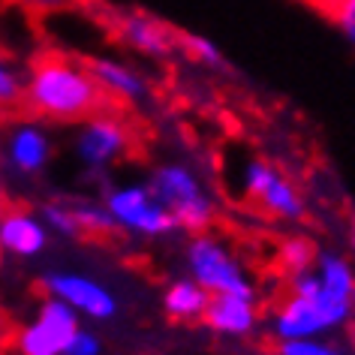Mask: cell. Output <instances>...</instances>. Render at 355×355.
I'll use <instances>...</instances> for the list:
<instances>
[{
	"label": "cell",
	"instance_id": "6da1fadb",
	"mask_svg": "<svg viewBox=\"0 0 355 355\" xmlns=\"http://www.w3.org/2000/svg\"><path fill=\"white\" fill-rule=\"evenodd\" d=\"M105 96L87 67V60L60 51H40L24 64V94L21 112L42 123L73 127L87 114L100 112Z\"/></svg>",
	"mask_w": 355,
	"mask_h": 355
},
{
	"label": "cell",
	"instance_id": "7a4b0ae2",
	"mask_svg": "<svg viewBox=\"0 0 355 355\" xmlns=\"http://www.w3.org/2000/svg\"><path fill=\"white\" fill-rule=\"evenodd\" d=\"M262 322L274 343L340 334L355 322V301L334 295L310 268L286 280L283 295L271 304Z\"/></svg>",
	"mask_w": 355,
	"mask_h": 355
},
{
	"label": "cell",
	"instance_id": "3957f363",
	"mask_svg": "<svg viewBox=\"0 0 355 355\" xmlns=\"http://www.w3.org/2000/svg\"><path fill=\"white\" fill-rule=\"evenodd\" d=\"M148 184L166 205L175 232L196 235L214 229L220 220V196L202 166L184 157L159 159L148 168Z\"/></svg>",
	"mask_w": 355,
	"mask_h": 355
},
{
	"label": "cell",
	"instance_id": "277c9868",
	"mask_svg": "<svg viewBox=\"0 0 355 355\" xmlns=\"http://www.w3.org/2000/svg\"><path fill=\"white\" fill-rule=\"evenodd\" d=\"M181 268L208 289V295H259V277L247 256L229 235L217 232V226L187 235L181 247Z\"/></svg>",
	"mask_w": 355,
	"mask_h": 355
},
{
	"label": "cell",
	"instance_id": "5b68a950",
	"mask_svg": "<svg viewBox=\"0 0 355 355\" xmlns=\"http://www.w3.org/2000/svg\"><path fill=\"white\" fill-rule=\"evenodd\" d=\"M136 148L139 127L121 105H103L100 112L73 123V136H69L73 159L87 178H96L100 184L109 181V175L127 163Z\"/></svg>",
	"mask_w": 355,
	"mask_h": 355
},
{
	"label": "cell",
	"instance_id": "8992f818",
	"mask_svg": "<svg viewBox=\"0 0 355 355\" xmlns=\"http://www.w3.org/2000/svg\"><path fill=\"white\" fill-rule=\"evenodd\" d=\"M100 199L112 214V223L118 235L130 241H166L175 235V223L168 217L166 205L150 190L148 178H118L105 181Z\"/></svg>",
	"mask_w": 355,
	"mask_h": 355
},
{
	"label": "cell",
	"instance_id": "52a82bcc",
	"mask_svg": "<svg viewBox=\"0 0 355 355\" xmlns=\"http://www.w3.org/2000/svg\"><path fill=\"white\" fill-rule=\"evenodd\" d=\"M238 193L247 205H253L262 217L283 226H298L307 217V196L277 163L265 157L244 159L238 172Z\"/></svg>",
	"mask_w": 355,
	"mask_h": 355
},
{
	"label": "cell",
	"instance_id": "ba28073f",
	"mask_svg": "<svg viewBox=\"0 0 355 355\" xmlns=\"http://www.w3.org/2000/svg\"><path fill=\"white\" fill-rule=\"evenodd\" d=\"M55 159V132L31 114H6L0 127V172L15 181L46 175Z\"/></svg>",
	"mask_w": 355,
	"mask_h": 355
},
{
	"label": "cell",
	"instance_id": "9c48e42d",
	"mask_svg": "<svg viewBox=\"0 0 355 355\" xmlns=\"http://www.w3.org/2000/svg\"><path fill=\"white\" fill-rule=\"evenodd\" d=\"M51 238L67 241H109L118 235L100 196H49L37 208Z\"/></svg>",
	"mask_w": 355,
	"mask_h": 355
},
{
	"label": "cell",
	"instance_id": "30bf717a",
	"mask_svg": "<svg viewBox=\"0 0 355 355\" xmlns=\"http://www.w3.org/2000/svg\"><path fill=\"white\" fill-rule=\"evenodd\" d=\"M78 325L82 319L76 310L51 295H42L33 313L10 331V346L15 355H64Z\"/></svg>",
	"mask_w": 355,
	"mask_h": 355
},
{
	"label": "cell",
	"instance_id": "8fae6325",
	"mask_svg": "<svg viewBox=\"0 0 355 355\" xmlns=\"http://www.w3.org/2000/svg\"><path fill=\"white\" fill-rule=\"evenodd\" d=\"M42 295H51L64 301L69 310H76L78 319L87 322H109L118 316L121 301L112 292V286L87 271L76 268H51L40 277Z\"/></svg>",
	"mask_w": 355,
	"mask_h": 355
},
{
	"label": "cell",
	"instance_id": "7c38bea8",
	"mask_svg": "<svg viewBox=\"0 0 355 355\" xmlns=\"http://www.w3.org/2000/svg\"><path fill=\"white\" fill-rule=\"evenodd\" d=\"M112 40L141 60H172L181 51V33L141 10H121L109 19Z\"/></svg>",
	"mask_w": 355,
	"mask_h": 355
},
{
	"label": "cell",
	"instance_id": "4fadbf2b",
	"mask_svg": "<svg viewBox=\"0 0 355 355\" xmlns=\"http://www.w3.org/2000/svg\"><path fill=\"white\" fill-rule=\"evenodd\" d=\"M91 73L109 105L121 109H141L154 100V82L136 60L123 55H94L87 60Z\"/></svg>",
	"mask_w": 355,
	"mask_h": 355
},
{
	"label": "cell",
	"instance_id": "5bb4252c",
	"mask_svg": "<svg viewBox=\"0 0 355 355\" xmlns=\"http://www.w3.org/2000/svg\"><path fill=\"white\" fill-rule=\"evenodd\" d=\"M51 232L40 211L28 205H10L0 220V256L15 262H33L49 250Z\"/></svg>",
	"mask_w": 355,
	"mask_h": 355
},
{
	"label": "cell",
	"instance_id": "9a60e30c",
	"mask_svg": "<svg viewBox=\"0 0 355 355\" xmlns=\"http://www.w3.org/2000/svg\"><path fill=\"white\" fill-rule=\"evenodd\" d=\"M202 325L223 340H247L262 328L259 295H211Z\"/></svg>",
	"mask_w": 355,
	"mask_h": 355
},
{
	"label": "cell",
	"instance_id": "2e32d148",
	"mask_svg": "<svg viewBox=\"0 0 355 355\" xmlns=\"http://www.w3.org/2000/svg\"><path fill=\"white\" fill-rule=\"evenodd\" d=\"M208 298H211L208 289H202L196 280L187 277V274H178V277L166 280L159 304H163V313L172 319V322L193 325V322H202Z\"/></svg>",
	"mask_w": 355,
	"mask_h": 355
},
{
	"label": "cell",
	"instance_id": "e0dca14e",
	"mask_svg": "<svg viewBox=\"0 0 355 355\" xmlns=\"http://www.w3.org/2000/svg\"><path fill=\"white\" fill-rule=\"evenodd\" d=\"M319 247L310 235L304 232H286L283 238H277L274 244V268L280 271L283 280L295 277V274H304L313 268Z\"/></svg>",
	"mask_w": 355,
	"mask_h": 355
},
{
	"label": "cell",
	"instance_id": "ac0fdd59",
	"mask_svg": "<svg viewBox=\"0 0 355 355\" xmlns=\"http://www.w3.org/2000/svg\"><path fill=\"white\" fill-rule=\"evenodd\" d=\"M274 355H355V346L340 334H322L274 343Z\"/></svg>",
	"mask_w": 355,
	"mask_h": 355
},
{
	"label": "cell",
	"instance_id": "d6986e66",
	"mask_svg": "<svg viewBox=\"0 0 355 355\" xmlns=\"http://www.w3.org/2000/svg\"><path fill=\"white\" fill-rule=\"evenodd\" d=\"M24 67L6 51H0V114H15L21 109Z\"/></svg>",
	"mask_w": 355,
	"mask_h": 355
},
{
	"label": "cell",
	"instance_id": "ffe728a7",
	"mask_svg": "<svg viewBox=\"0 0 355 355\" xmlns=\"http://www.w3.org/2000/svg\"><path fill=\"white\" fill-rule=\"evenodd\" d=\"M181 51L193 60V64H199V67H205V69H214V73H226V69H229L223 51H220L211 40L199 37V33L181 37Z\"/></svg>",
	"mask_w": 355,
	"mask_h": 355
},
{
	"label": "cell",
	"instance_id": "44dd1931",
	"mask_svg": "<svg viewBox=\"0 0 355 355\" xmlns=\"http://www.w3.org/2000/svg\"><path fill=\"white\" fill-rule=\"evenodd\" d=\"M313 3L328 15V21L355 49V0H313Z\"/></svg>",
	"mask_w": 355,
	"mask_h": 355
},
{
	"label": "cell",
	"instance_id": "7402d4cb",
	"mask_svg": "<svg viewBox=\"0 0 355 355\" xmlns=\"http://www.w3.org/2000/svg\"><path fill=\"white\" fill-rule=\"evenodd\" d=\"M3 3L19 10L21 15H31V19H51V15L73 10L76 0H3Z\"/></svg>",
	"mask_w": 355,
	"mask_h": 355
},
{
	"label": "cell",
	"instance_id": "603a6c76",
	"mask_svg": "<svg viewBox=\"0 0 355 355\" xmlns=\"http://www.w3.org/2000/svg\"><path fill=\"white\" fill-rule=\"evenodd\" d=\"M64 355H103V340H100V334L82 322V325H78V331L69 337Z\"/></svg>",
	"mask_w": 355,
	"mask_h": 355
},
{
	"label": "cell",
	"instance_id": "cb8c5ba5",
	"mask_svg": "<svg viewBox=\"0 0 355 355\" xmlns=\"http://www.w3.org/2000/svg\"><path fill=\"white\" fill-rule=\"evenodd\" d=\"M10 331H12V325H10V316H6L3 304H0V343H3V340H10Z\"/></svg>",
	"mask_w": 355,
	"mask_h": 355
},
{
	"label": "cell",
	"instance_id": "d4e9b609",
	"mask_svg": "<svg viewBox=\"0 0 355 355\" xmlns=\"http://www.w3.org/2000/svg\"><path fill=\"white\" fill-rule=\"evenodd\" d=\"M346 241H349V256L355 259V217L349 220V235H346Z\"/></svg>",
	"mask_w": 355,
	"mask_h": 355
},
{
	"label": "cell",
	"instance_id": "484cf974",
	"mask_svg": "<svg viewBox=\"0 0 355 355\" xmlns=\"http://www.w3.org/2000/svg\"><path fill=\"white\" fill-rule=\"evenodd\" d=\"M6 208H10V199H6V190L0 187V220H3V214H6Z\"/></svg>",
	"mask_w": 355,
	"mask_h": 355
},
{
	"label": "cell",
	"instance_id": "4316f807",
	"mask_svg": "<svg viewBox=\"0 0 355 355\" xmlns=\"http://www.w3.org/2000/svg\"><path fill=\"white\" fill-rule=\"evenodd\" d=\"M100 0H76V6H96Z\"/></svg>",
	"mask_w": 355,
	"mask_h": 355
},
{
	"label": "cell",
	"instance_id": "83f0119b",
	"mask_svg": "<svg viewBox=\"0 0 355 355\" xmlns=\"http://www.w3.org/2000/svg\"><path fill=\"white\" fill-rule=\"evenodd\" d=\"M310 3H313V0H310Z\"/></svg>",
	"mask_w": 355,
	"mask_h": 355
}]
</instances>
